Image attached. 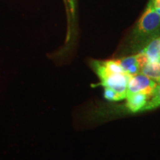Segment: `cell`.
<instances>
[{"mask_svg": "<svg viewBox=\"0 0 160 160\" xmlns=\"http://www.w3.org/2000/svg\"><path fill=\"white\" fill-rule=\"evenodd\" d=\"M117 61L125 73L133 77L141 73L144 66L149 62V59L142 52H139L137 54L118 59Z\"/></svg>", "mask_w": 160, "mask_h": 160, "instance_id": "4", "label": "cell"}, {"mask_svg": "<svg viewBox=\"0 0 160 160\" xmlns=\"http://www.w3.org/2000/svg\"><path fill=\"white\" fill-rule=\"evenodd\" d=\"M91 68L99 79V83L105 88L112 89L126 99L128 85L131 77L125 72H119L113 60H92L90 62Z\"/></svg>", "mask_w": 160, "mask_h": 160, "instance_id": "2", "label": "cell"}, {"mask_svg": "<svg viewBox=\"0 0 160 160\" xmlns=\"http://www.w3.org/2000/svg\"><path fill=\"white\" fill-rule=\"evenodd\" d=\"M141 73L154 80L157 83L160 82V58L149 61L144 66Z\"/></svg>", "mask_w": 160, "mask_h": 160, "instance_id": "6", "label": "cell"}, {"mask_svg": "<svg viewBox=\"0 0 160 160\" xmlns=\"http://www.w3.org/2000/svg\"><path fill=\"white\" fill-rule=\"evenodd\" d=\"M140 52H142L148 57L149 61L160 58V37L156 38L148 44Z\"/></svg>", "mask_w": 160, "mask_h": 160, "instance_id": "7", "label": "cell"}, {"mask_svg": "<svg viewBox=\"0 0 160 160\" xmlns=\"http://www.w3.org/2000/svg\"><path fill=\"white\" fill-rule=\"evenodd\" d=\"M154 9H160V0H151Z\"/></svg>", "mask_w": 160, "mask_h": 160, "instance_id": "10", "label": "cell"}, {"mask_svg": "<svg viewBox=\"0 0 160 160\" xmlns=\"http://www.w3.org/2000/svg\"><path fill=\"white\" fill-rule=\"evenodd\" d=\"M159 107H160V82L157 84L154 93L151 97V99L148 101L147 104L141 111L156 109Z\"/></svg>", "mask_w": 160, "mask_h": 160, "instance_id": "8", "label": "cell"}, {"mask_svg": "<svg viewBox=\"0 0 160 160\" xmlns=\"http://www.w3.org/2000/svg\"><path fill=\"white\" fill-rule=\"evenodd\" d=\"M105 91H104V97L106 99L109 101H120V100L124 99L123 97L113 90L105 88Z\"/></svg>", "mask_w": 160, "mask_h": 160, "instance_id": "9", "label": "cell"}, {"mask_svg": "<svg viewBox=\"0 0 160 160\" xmlns=\"http://www.w3.org/2000/svg\"><path fill=\"white\" fill-rule=\"evenodd\" d=\"M157 82L142 73L131 77L128 85L127 96L140 93L151 98L157 88Z\"/></svg>", "mask_w": 160, "mask_h": 160, "instance_id": "3", "label": "cell"}, {"mask_svg": "<svg viewBox=\"0 0 160 160\" xmlns=\"http://www.w3.org/2000/svg\"><path fill=\"white\" fill-rule=\"evenodd\" d=\"M70 5H71V8L72 11V13L74 12V8H75V0H69Z\"/></svg>", "mask_w": 160, "mask_h": 160, "instance_id": "11", "label": "cell"}, {"mask_svg": "<svg viewBox=\"0 0 160 160\" xmlns=\"http://www.w3.org/2000/svg\"><path fill=\"white\" fill-rule=\"evenodd\" d=\"M148 99L147 96L140 93L128 95L126 97V108L132 113L141 111L147 104Z\"/></svg>", "mask_w": 160, "mask_h": 160, "instance_id": "5", "label": "cell"}, {"mask_svg": "<svg viewBox=\"0 0 160 160\" xmlns=\"http://www.w3.org/2000/svg\"><path fill=\"white\" fill-rule=\"evenodd\" d=\"M160 37V15L149 0L142 16L132 31L128 42L132 52H140L152 40Z\"/></svg>", "mask_w": 160, "mask_h": 160, "instance_id": "1", "label": "cell"}]
</instances>
